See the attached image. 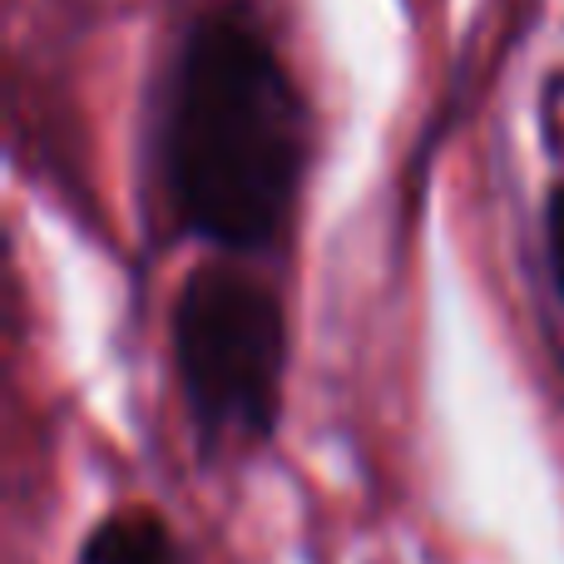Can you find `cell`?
I'll return each instance as SVG.
<instances>
[{"label":"cell","mask_w":564,"mask_h":564,"mask_svg":"<svg viewBox=\"0 0 564 564\" xmlns=\"http://www.w3.org/2000/svg\"><path fill=\"white\" fill-rule=\"evenodd\" d=\"M169 357L208 460L258 451L278 431L288 312L263 258L208 253L169 312Z\"/></svg>","instance_id":"cell-2"},{"label":"cell","mask_w":564,"mask_h":564,"mask_svg":"<svg viewBox=\"0 0 564 564\" xmlns=\"http://www.w3.org/2000/svg\"><path fill=\"white\" fill-rule=\"evenodd\" d=\"M545 258H550V282H555V297L564 312V178L545 198Z\"/></svg>","instance_id":"cell-4"},{"label":"cell","mask_w":564,"mask_h":564,"mask_svg":"<svg viewBox=\"0 0 564 564\" xmlns=\"http://www.w3.org/2000/svg\"><path fill=\"white\" fill-rule=\"evenodd\" d=\"M79 564H178V545L159 516L119 510V516H105L85 535Z\"/></svg>","instance_id":"cell-3"},{"label":"cell","mask_w":564,"mask_h":564,"mask_svg":"<svg viewBox=\"0 0 564 564\" xmlns=\"http://www.w3.org/2000/svg\"><path fill=\"white\" fill-rule=\"evenodd\" d=\"M149 159L169 234L273 263L307 188L312 105L248 0H208L178 25L154 85Z\"/></svg>","instance_id":"cell-1"}]
</instances>
